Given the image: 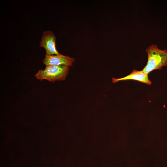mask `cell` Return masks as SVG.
<instances>
[{"label":"cell","instance_id":"cell-1","mask_svg":"<svg viewBox=\"0 0 167 167\" xmlns=\"http://www.w3.org/2000/svg\"><path fill=\"white\" fill-rule=\"evenodd\" d=\"M148 60L146 66L142 70L148 75L154 70L161 69L167 65V50H160L157 45L152 44L146 49Z\"/></svg>","mask_w":167,"mask_h":167},{"label":"cell","instance_id":"cell-2","mask_svg":"<svg viewBox=\"0 0 167 167\" xmlns=\"http://www.w3.org/2000/svg\"><path fill=\"white\" fill-rule=\"evenodd\" d=\"M69 66L65 65H49L43 70H39L35 75L38 79H45L50 82L62 81L68 75Z\"/></svg>","mask_w":167,"mask_h":167},{"label":"cell","instance_id":"cell-3","mask_svg":"<svg viewBox=\"0 0 167 167\" xmlns=\"http://www.w3.org/2000/svg\"><path fill=\"white\" fill-rule=\"evenodd\" d=\"M56 41L55 36L51 31H45L43 32L39 46L45 49L46 55H58L60 53L56 49Z\"/></svg>","mask_w":167,"mask_h":167},{"label":"cell","instance_id":"cell-4","mask_svg":"<svg viewBox=\"0 0 167 167\" xmlns=\"http://www.w3.org/2000/svg\"><path fill=\"white\" fill-rule=\"evenodd\" d=\"M75 59L69 56L64 55L60 53L58 55H49L46 54L43 60V63L46 66L49 65H65L72 66Z\"/></svg>","mask_w":167,"mask_h":167},{"label":"cell","instance_id":"cell-5","mask_svg":"<svg viewBox=\"0 0 167 167\" xmlns=\"http://www.w3.org/2000/svg\"><path fill=\"white\" fill-rule=\"evenodd\" d=\"M128 80L137 81L148 85H151L152 83L148 79V75L142 71H138L135 70H133L130 74L124 77L119 78H113L112 82L114 84L119 81Z\"/></svg>","mask_w":167,"mask_h":167}]
</instances>
